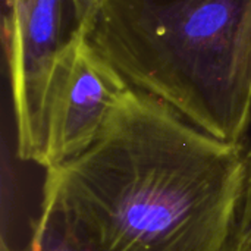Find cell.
Masks as SVG:
<instances>
[{
	"mask_svg": "<svg viewBox=\"0 0 251 251\" xmlns=\"http://www.w3.org/2000/svg\"><path fill=\"white\" fill-rule=\"evenodd\" d=\"M21 251H104L79 235L54 209L41 206L28 244Z\"/></svg>",
	"mask_w": 251,
	"mask_h": 251,
	"instance_id": "5",
	"label": "cell"
},
{
	"mask_svg": "<svg viewBox=\"0 0 251 251\" xmlns=\"http://www.w3.org/2000/svg\"><path fill=\"white\" fill-rule=\"evenodd\" d=\"M91 41L131 87L221 140L244 143L251 0H101Z\"/></svg>",
	"mask_w": 251,
	"mask_h": 251,
	"instance_id": "2",
	"label": "cell"
},
{
	"mask_svg": "<svg viewBox=\"0 0 251 251\" xmlns=\"http://www.w3.org/2000/svg\"><path fill=\"white\" fill-rule=\"evenodd\" d=\"M225 251H251V241L244 244V246H240V247H234V249H226Z\"/></svg>",
	"mask_w": 251,
	"mask_h": 251,
	"instance_id": "6",
	"label": "cell"
},
{
	"mask_svg": "<svg viewBox=\"0 0 251 251\" xmlns=\"http://www.w3.org/2000/svg\"><path fill=\"white\" fill-rule=\"evenodd\" d=\"M101 0H4L3 44L16 131V154L40 162L44 110L59 54L94 29Z\"/></svg>",
	"mask_w": 251,
	"mask_h": 251,
	"instance_id": "3",
	"label": "cell"
},
{
	"mask_svg": "<svg viewBox=\"0 0 251 251\" xmlns=\"http://www.w3.org/2000/svg\"><path fill=\"white\" fill-rule=\"evenodd\" d=\"M129 88L124 75L96 49L91 31L78 34L51 72L38 165L44 171L60 166L90 149Z\"/></svg>",
	"mask_w": 251,
	"mask_h": 251,
	"instance_id": "4",
	"label": "cell"
},
{
	"mask_svg": "<svg viewBox=\"0 0 251 251\" xmlns=\"http://www.w3.org/2000/svg\"><path fill=\"white\" fill-rule=\"evenodd\" d=\"M44 172L41 206L104 251H225L247 147L131 87L90 149Z\"/></svg>",
	"mask_w": 251,
	"mask_h": 251,
	"instance_id": "1",
	"label": "cell"
}]
</instances>
